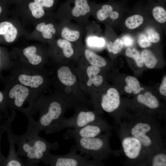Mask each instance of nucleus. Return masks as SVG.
<instances>
[{
  "instance_id": "nucleus-20",
  "label": "nucleus",
  "mask_w": 166,
  "mask_h": 166,
  "mask_svg": "<svg viewBox=\"0 0 166 166\" xmlns=\"http://www.w3.org/2000/svg\"><path fill=\"white\" fill-rule=\"evenodd\" d=\"M57 74L60 82L66 86H72L76 81V77L67 66H62L59 68L57 71Z\"/></svg>"
},
{
  "instance_id": "nucleus-13",
  "label": "nucleus",
  "mask_w": 166,
  "mask_h": 166,
  "mask_svg": "<svg viewBox=\"0 0 166 166\" xmlns=\"http://www.w3.org/2000/svg\"><path fill=\"white\" fill-rule=\"evenodd\" d=\"M85 41L88 48L90 49H100L106 44L105 35L102 33L100 26L94 22L88 23L85 26Z\"/></svg>"
},
{
  "instance_id": "nucleus-14",
  "label": "nucleus",
  "mask_w": 166,
  "mask_h": 166,
  "mask_svg": "<svg viewBox=\"0 0 166 166\" xmlns=\"http://www.w3.org/2000/svg\"><path fill=\"white\" fill-rule=\"evenodd\" d=\"M121 104L120 94L115 88H111L102 97L101 105L106 112L112 114L119 107Z\"/></svg>"
},
{
  "instance_id": "nucleus-24",
  "label": "nucleus",
  "mask_w": 166,
  "mask_h": 166,
  "mask_svg": "<svg viewBox=\"0 0 166 166\" xmlns=\"http://www.w3.org/2000/svg\"><path fill=\"white\" fill-rule=\"evenodd\" d=\"M37 49L35 47L31 46L25 48L23 53L31 65H37L40 64L42 60V57L36 54Z\"/></svg>"
},
{
  "instance_id": "nucleus-21",
  "label": "nucleus",
  "mask_w": 166,
  "mask_h": 166,
  "mask_svg": "<svg viewBox=\"0 0 166 166\" xmlns=\"http://www.w3.org/2000/svg\"><path fill=\"white\" fill-rule=\"evenodd\" d=\"M84 54L88 61L92 65L98 67L105 66L107 64L105 59L88 48L85 49Z\"/></svg>"
},
{
  "instance_id": "nucleus-27",
  "label": "nucleus",
  "mask_w": 166,
  "mask_h": 166,
  "mask_svg": "<svg viewBox=\"0 0 166 166\" xmlns=\"http://www.w3.org/2000/svg\"><path fill=\"white\" fill-rule=\"evenodd\" d=\"M151 14L153 18L158 23H165L166 11L164 7L160 6H155L153 8Z\"/></svg>"
},
{
  "instance_id": "nucleus-8",
  "label": "nucleus",
  "mask_w": 166,
  "mask_h": 166,
  "mask_svg": "<svg viewBox=\"0 0 166 166\" xmlns=\"http://www.w3.org/2000/svg\"><path fill=\"white\" fill-rule=\"evenodd\" d=\"M111 126L102 117L82 127L69 129L64 135L66 140L79 138H90L98 136L108 130Z\"/></svg>"
},
{
  "instance_id": "nucleus-6",
  "label": "nucleus",
  "mask_w": 166,
  "mask_h": 166,
  "mask_svg": "<svg viewBox=\"0 0 166 166\" xmlns=\"http://www.w3.org/2000/svg\"><path fill=\"white\" fill-rule=\"evenodd\" d=\"M120 136L124 154L130 162L140 164H147L151 155L140 141L131 135L121 126Z\"/></svg>"
},
{
  "instance_id": "nucleus-32",
  "label": "nucleus",
  "mask_w": 166,
  "mask_h": 166,
  "mask_svg": "<svg viewBox=\"0 0 166 166\" xmlns=\"http://www.w3.org/2000/svg\"><path fill=\"white\" fill-rule=\"evenodd\" d=\"M28 7L31 11L32 15L35 18H41L45 14L44 8L34 2L30 3Z\"/></svg>"
},
{
  "instance_id": "nucleus-26",
  "label": "nucleus",
  "mask_w": 166,
  "mask_h": 166,
  "mask_svg": "<svg viewBox=\"0 0 166 166\" xmlns=\"http://www.w3.org/2000/svg\"><path fill=\"white\" fill-rule=\"evenodd\" d=\"M148 163L149 165L152 166H166V154L165 150L158 152L153 154L150 158Z\"/></svg>"
},
{
  "instance_id": "nucleus-41",
  "label": "nucleus",
  "mask_w": 166,
  "mask_h": 166,
  "mask_svg": "<svg viewBox=\"0 0 166 166\" xmlns=\"http://www.w3.org/2000/svg\"><path fill=\"white\" fill-rule=\"evenodd\" d=\"M4 97L3 93L0 91V104H2L4 101Z\"/></svg>"
},
{
  "instance_id": "nucleus-12",
  "label": "nucleus",
  "mask_w": 166,
  "mask_h": 166,
  "mask_svg": "<svg viewBox=\"0 0 166 166\" xmlns=\"http://www.w3.org/2000/svg\"><path fill=\"white\" fill-rule=\"evenodd\" d=\"M57 30L59 38L73 43H81L85 34V27L72 21H61Z\"/></svg>"
},
{
  "instance_id": "nucleus-15",
  "label": "nucleus",
  "mask_w": 166,
  "mask_h": 166,
  "mask_svg": "<svg viewBox=\"0 0 166 166\" xmlns=\"http://www.w3.org/2000/svg\"><path fill=\"white\" fill-rule=\"evenodd\" d=\"M19 83L27 87L39 88L43 82V77L40 75H29L25 74H19L18 77Z\"/></svg>"
},
{
  "instance_id": "nucleus-17",
  "label": "nucleus",
  "mask_w": 166,
  "mask_h": 166,
  "mask_svg": "<svg viewBox=\"0 0 166 166\" xmlns=\"http://www.w3.org/2000/svg\"><path fill=\"white\" fill-rule=\"evenodd\" d=\"M145 18L143 14L134 13L129 15L124 20V24L128 30H133L139 28L145 23Z\"/></svg>"
},
{
  "instance_id": "nucleus-38",
  "label": "nucleus",
  "mask_w": 166,
  "mask_h": 166,
  "mask_svg": "<svg viewBox=\"0 0 166 166\" xmlns=\"http://www.w3.org/2000/svg\"><path fill=\"white\" fill-rule=\"evenodd\" d=\"M124 45L127 47H130L132 45L134 42V40L132 37L129 35H124L121 38Z\"/></svg>"
},
{
  "instance_id": "nucleus-19",
  "label": "nucleus",
  "mask_w": 166,
  "mask_h": 166,
  "mask_svg": "<svg viewBox=\"0 0 166 166\" xmlns=\"http://www.w3.org/2000/svg\"><path fill=\"white\" fill-rule=\"evenodd\" d=\"M137 100L139 103L152 109L158 108L160 105L157 98L149 92L138 95Z\"/></svg>"
},
{
  "instance_id": "nucleus-42",
  "label": "nucleus",
  "mask_w": 166,
  "mask_h": 166,
  "mask_svg": "<svg viewBox=\"0 0 166 166\" xmlns=\"http://www.w3.org/2000/svg\"><path fill=\"white\" fill-rule=\"evenodd\" d=\"M2 8H1V7L0 6V14L1 13V12H2Z\"/></svg>"
},
{
  "instance_id": "nucleus-28",
  "label": "nucleus",
  "mask_w": 166,
  "mask_h": 166,
  "mask_svg": "<svg viewBox=\"0 0 166 166\" xmlns=\"http://www.w3.org/2000/svg\"><path fill=\"white\" fill-rule=\"evenodd\" d=\"M106 45L109 51L114 54H116L120 52L124 46L121 38H115L113 42L105 39Z\"/></svg>"
},
{
  "instance_id": "nucleus-36",
  "label": "nucleus",
  "mask_w": 166,
  "mask_h": 166,
  "mask_svg": "<svg viewBox=\"0 0 166 166\" xmlns=\"http://www.w3.org/2000/svg\"><path fill=\"white\" fill-rule=\"evenodd\" d=\"M103 81V78L101 75H96L90 81H88L87 84L88 86H90L93 84L96 86L101 85Z\"/></svg>"
},
{
  "instance_id": "nucleus-16",
  "label": "nucleus",
  "mask_w": 166,
  "mask_h": 166,
  "mask_svg": "<svg viewBox=\"0 0 166 166\" xmlns=\"http://www.w3.org/2000/svg\"><path fill=\"white\" fill-rule=\"evenodd\" d=\"M8 141L10 145L9 154L3 166H27L25 160L19 157L18 155L15 148V144L11 140Z\"/></svg>"
},
{
  "instance_id": "nucleus-25",
  "label": "nucleus",
  "mask_w": 166,
  "mask_h": 166,
  "mask_svg": "<svg viewBox=\"0 0 166 166\" xmlns=\"http://www.w3.org/2000/svg\"><path fill=\"white\" fill-rule=\"evenodd\" d=\"M140 55L143 63L147 68L152 69L155 67L158 60L151 50L144 49L142 51Z\"/></svg>"
},
{
  "instance_id": "nucleus-31",
  "label": "nucleus",
  "mask_w": 166,
  "mask_h": 166,
  "mask_svg": "<svg viewBox=\"0 0 166 166\" xmlns=\"http://www.w3.org/2000/svg\"><path fill=\"white\" fill-rule=\"evenodd\" d=\"M125 81L127 85L131 89L133 94H137L140 92L141 90L140 85L136 78L132 76H128L125 78Z\"/></svg>"
},
{
  "instance_id": "nucleus-23",
  "label": "nucleus",
  "mask_w": 166,
  "mask_h": 166,
  "mask_svg": "<svg viewBox=\"0 0 166 166\" xmlns=\"http://www.w3.org/2000/svg\"><path fill=\"white\" fill-rule=\"evenodd\" d=\"M57 47L61 50L63 56L66 58H70L75 53L73 43L67 40L59 38L56 41Z\"/></svg>"
},
{
  "instance_id": "nucleus-4",
  "label": "nucleus",
  "mask_w": 166,
  "mask_h": 166,
  "mask_svg": "<svg viewBox=\"0 0 166 166\" xmlns=\"http://www.w3.org/2000/svg\"><path fill=\"white\" fill-rule=\"evenodd\" d=\"M111 129H110L104 134L94 137L76 138L73 147L81 154L89 155L93 160L101 162L111 155H117V152L112 150L109 144Z\"/></svg>"
},
{
  "instance_id": "nucleus-34",
  "label": "nucleus",
  "mask_w": 166,
  "mask_h": 166,
  "mask_svg": "<svg viewBox=\"0 0 166 166\" xmlns=\"http://www.w3.org/2000/svg\"><path fill=\"white\" fill-rule=\"evenodd\" d=\"M137 42L141 48H144L150 46L152 43L148 40L144 33L140 34L137 37Z\"/></svg>"
},
{
  "instance_id": "nucleus-35",
  "label": "nucleus",
  "mask_w": 166,
  "mask_h": 166,
  "mask_svg": "<svg viewBox=\"0 0 166 166\" xmlns=\"http://www.w3.org/2000/svg\"><path fill=\"white\" fill-rule=\"evenodd\" d=\"M101 70L98 67L91 65L88 66L86 70L87 73L89 78L88 81H90L100 72Z\"/></svg>"
},
{
  "instance_id": "nucleus-10",
  "label": "nucleus",
  "mask_w": 166,
  "mask_h": 166,
  "mask_svg": "<svg viewBox=\"0 0 166 166\" xmlns=\"http://www.w3.org/2000/svg\"><path fill=\"white\" fill-rule=\"evenodd\" d=\"M100 117L98 113L92 111L81 110L73 116L61 120L56 127L54 133L67 128H78L93 122Z\"/></svg>"
},
{
  "instance_id": "nucleus-37",
  "label": "nucleus",
  "mask_w": 166,
  "mask_h": 166,
  "mask_svg": "<svg viewBox=\"0 0 166 166\" xmlns=\"http://www.w3.org/2000/svg\"><path fill=\"white\" fill-rule=\"evenodd\" d=\"M34 2L42 7L47 8L52 7L54 4V0H34Z\"/></svg>"
},
{
  "instance_id": "nucleus-22",
  "label": "nucleus",
  "mask_w": 166,
  "mask_h": 166,
  "mask_svg": "<svg viewBox=\"0 0 166 166\" xmlns=\"http://www.w3.org/2000/svg\"><path fill=\"white\" fill-rule=\"evenodd\" d=\"M36 29L42 33V36L44 39L48 40L53 38L57 32L54 25L51 22L47 24L45 22H41L37 25Z\"/></svg>"
},
{
  "instance_id": "nucleus-5",
  "label": "nucleus",
  "mask_w": 166,
  "mask_h": 166,
  "mask_svg": "<svg viewBox=\"0 0 166 166\" xmlns=\"http://www.w3.org/2000/svg\"><path fill=\"white\" fill-rule=\"evenodd\" d=\"M95 4L89 0H66L60 9L59 18L85 27L90 22L89 18Z\"/></svg>"
},
{
  "instance_id": "nucleus-29",
  "label": "nucleus",
  "mask_w": 166,
  "mask_h": 166,
  "mask_svg": "<svg viewBox=\"0 0 166 166\" xmlns=\"http://www.w3.org/2000/svg\"><path fill=\"white\" fill-rule=\"evenodd\" d=\"M125 54L126 57L133 59L138 67L141 68L143 66L144 63L141 55L136 49L128 47L126 49Z\"/></svg>"
},
{
  "instance_id": "nucleus-30",
  "label": "nucleus",
  "mask_w": 166,
  "mask_h": 166,
  "mask_svg": "<svg viewBox=\"0 0 166 166\" xmlns=\"http://www.w3.org/2000/svg\"><path fill=\"white\" fill-rule=\"evenodd\" d=\"M144 33L151 43H158L160 40L161 36L159 32L152 26H148L145 28Z\"/></svg>"
},
{
  "instance_id": "nucleus-7",
  "label": "nucleus",
  "mask_w": 166,
  "mask_h": 166,
  "mask_svg": "<svg viewBox=\"0 0 166 166\" xmlns=\"http://www.w3.org/2000/svg\"><path fill=\"white\" fill-rule=\"evenodd\" d=\"M73 147L67 154L56 155L49 153L42 162L46 165L51 166H97L103 165L101 162L87 159L77 153Z\"/></svg>"
},
{
  "instance_id": "nucleus-40",
  "label": "nucleus",
  "mask_w": 166,
  "mask_h": 166,
  "mask_svg": "<svg viewBox=\"0 0 166 166\" xmlns=\"http://www.w3.org/2000/svg\"><path fill=\"white\" fill-rule=\"evenodd\" d=\"M124 90L128 93L130 94L132 93L131 89L127 85L124 86Z\"/></svg>"
},
{
  "instance_id": "nucleus-18",
  "label": "nucleus",
  "mask_w": 166,
  "mask_h": 166,
  "mask_svg": "<svg viewBox=\"0 0 166 166\" xmlns=\"http://www.w3.org/2000/svg\"><path fill=\"white\" fill-rule=\"evenodd\" d=\"M18 31L10 22L5 21L0 23V35H3L6 41L12 42L15 39Z\"/></svg>"
},
{
  "instance_id": "nucleus-11",
  "label": "nucleus",
  "mask_w": 166,
  "mask_h": 166,
  "mask_svg": "<svg viewBox=\"0 0 166 166\" xmlns=\"http://www.w3.org/2000/svg\"><path fill=\"white\" fill-rule=\"evenodd\" d=\"M122 14L116 10L111 3L100 5L95 3L91 16L97 22L109 26L113 28L117 23Z\"/></svg>"
},
{
  "instance_id": "nucleus-3",
  "label": "nucleus",
  "mask_w": 166,
  "mask_h": 166,
  "mask_svg": "<svg viewBox=\"0 0 166 166\" xmlns=\"http://www.w3.org/2000/svg\"><path fill=\"white\" fill-rule=\"evenodd\" d=\"M128 121L121 124L125 130L141 142L151 156L164 150L162 131L154 117H127Z\"/></svg>"
},
{
  "instance_id": "nucleus-33",
  "label": "nucleus",
  "mask_w": 166,
  "mask_h": 166,
  "mask_svg": "<svg viewBox=\"0 0 166 166\" xmlns=\"http://www.w3.org/2000/svg\"><path fill=\"white\" fill-rule=\"evenodd\" d=\"M9 121V117H8L3 124H0V166H3V164L6 159V157L3 155L1 152V142L2 135L6 131Z\"/></svg>"
},
{
  "instance_id": "nucleus-39",
  "label": "nucleus",
  "mask_w": 166,
  "mask_h": 166,
  "mask_svg": "<svg viewBox=\"0 0 166 166\" xmlns=\"http://www.w3.org/2000/svg\"><path fill=\"white\" fill-rule=\"evenodd\" d=\"M159 92L160 94L164 96H166V76L164 77L162 83L159 88Z\"/></svg>"
},
{
  "instance_id": "nucleus-1",
  "label": "nucleus",
  "mask_w": 166,
  "mask_h": 166,
  "mask_svg": "<svg viewBox=\"0 0 166 166\" xmlns=\"http://www.w3.org/2000/svg\"><path fill=\"white\" fill-rule=\"evenodd\" d=\"M15 117L14 114L9 116L6 131L8 140L17 145L18 155L25 158L27 166L38 165L51 150H56L58 148L59 144L57 142H50L40 137V132L29 124L24 134L21 135L14 134L12 131L11 124Z\"/></svg>"
},
{
  "instance_id": "nucleus-2",
  "label": "nucleus",
  "mask_w": 166,
  "mask_h": 166,
  "mask_svg": "<svg viewBox=\"0 0 166 166\" xmlns=\"http://www.w3.org/2000/svg\"><path fill=\"white\" fill-rule=\"evenodd\" d=\"M64 107L58 100L39 98L25 114L29 124L39 132L47 134L54 133L55 129L64 117Z\"/></svg>"
},
{
  "instance_id": "nucleus-9",
  "label": "nucleus",
  "mask_w": 166,
  "mask_h": 166,
  "mask_svg": "<svg viewBox=\"0 0 166 166\" xmlns=\"http://www.w3.org/2000/svg\"><path fill=\"white\" fill-rule=\"evenodd\" d=\"M28 88L19 83L14 85L8 95L7 105L9 107L22 112L24 105L28 102L29 110L38 97L31 94Z\"/></svg>"
}]
</instances>
